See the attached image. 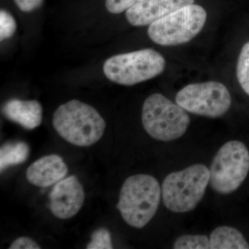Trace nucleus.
Returning a JSON list of instances; mask_svg holds the SVG:
<instances>
[{"label": "nucleus", "mask_w": 249, "mask_h": 249, "mask_svg": "<svg viewBox=\"0 0 249 249\" xmlns=\"http://www.w3.org/2000/svg\"><path fill=\"white\" fill-rule=\"evenodd\" d=\"M142 123L152 138L168 142L182 137L188 129L191 119L181 106L160 93H154L143 103Z\"/></svg>", "instance_id": "obj_4"}, {"label": "nucleus", "mask_w": 249, "mask_h": 249, "mask_svg": "<svg viewBox=\"0 0 249 249\" xmlns=\"http://www.w3.org/2000/svg\"><path fill=\"white\" fill-rule=\"evenodd\" d=\"M30 148L25 142H7L0 149V170L8 167L21 164L27 160Z\"/></svg>", "instance_id": "obj_14"}, {"label": "nucleus", "mask_w": 249, "mask_h": 249, "mask_svg": "<svg viewBox=\"0 0 249 249\" xmlns=\"http://www.w3.org/2000/svg\"><path fill=\"white\" fill-rule=\"evenodd\" d=\"M40 246L32 239L20 237L16 239L10 246L9 249H40Z\"/></svg>", "instance_id": "obj_20"}, {"label": "nucleus", "mask_w": 249, "mask_h": 249, "mask_svg": "<svg viewBox=\"0 0 249 249\" xmlns=\"http://www.w3.org/2000/svg\"><path fill=\"white\" fill-rule=\"evenodd\" d=\"M237 76L240 86L249 96V42L243 46L239 55Z\"/></svg>", "instance_id": "obj_15"}, {"label": "nucleus", "mask_w": 249, "mask_h": 249, "mask_svg": "<svg viewBox=\"0 0 249 249\" xmlns=\"http://www.w3.org/2000/svg\"><path fill=\"white\" fill-rule=\"evenodd\" d=\"M17 24L14 18L8 11H0V40L3 41L12 37L16 33Z\"/></svg>", "instance_id": "obj_18"}, {"label": "nucleus", "mask_w": 249, "mask_h": 249, "mask_svg": "<svg viewBox=\"0 0 249 249\" xmlns=\"http://www.w3.org/2000/svg\"><path fill=\"white\" fill-rule=\"evenodd\" d=\"M165 67L161 54L145 49L110 57L105 62L103 72L113 83L131 86L159 76Z\"/></svg>", "instance_id": "obj_5"}, {"label": "nucleus", "mask_w": 249, "mask_h": 249, "mask_svg": "<svg viewBox=\"0 0 249 249\" xmlns=\"http://www.w3.org/2000/svg\"><path fill=\"white\" fill-rule=\"evenodd\" d=\"M206 18L207 13L202 6L188 5L152 23L147 34L157 45H181L189 42L200 32Z\"/></svg>", "instance_id": "obj_7"}, {"label": "nucleus", "mask_w": 249, "mask_h": 249, "mask_svg": "<svg viewBox=\"0 0 249 249\" xmlns=\"http://www.w3.org/2000/svg\"><path fill=\"white\" fill-rule=\"evenodd\" d=\"M68 167L63 159L57 155L41 157L26 172V178L34 186L46 188L58 183L66 176Z\"/></svg>", "instance_id": "obj_11"}, {"label": "nucleus", "mask_w": 249, "mask_h": 249, "mask_svg": "<svg viewBox=\"0 0 249 249\" xmlns=\"http://www.w3.org/2000/svg\"><path fill=\"white\" fill-rule=\"evenodd\" d=\"M173 249H210V241L204 235H183L175 241Z\"/></svg>", "instance_id": "obj_16"}, {"label": "nucleus", "mask_w": 249, "mask_h": 249, "mask_svg": "<svg viewBox=\"0 0 249 249\" xmlns=\"http://www.w3.org/2000/svg\"><path fill=\"white\" fill-rule=\"evenodd\" d=\"M209 183L216 193L229 195L237 191L249 173V151L240 141L226 142L211 163Z\"/></svg>", "instance_id": "obj_6"}, {"label": "nucleus", "mask_w": 249, "mask_h": 249, "mask_svg": "<svg viewBox=\"0 0 249 249\" xmlns=\"http://www.w3.org/2000/svg\"><path fill=\"white\" fill-rule=\"evenodd\" d=\"M209 181V169L200 163L170 173L162 183L163 204L173 213L190 212L204 197Z\"/></svg>", "instance_id": "obj_3"}, {"label": "nucleus", "mask_w": 249, "mask_h": 249, "mask_svg": "<svg viewBox=\"0 0 249 249\" xmlns=\"http://www.w3.org/2000/svg\"><path fill=\"white\" fill-rule=\"evenodd\" d=\"M177 104L196 115L220 117L231 106V96L227 87L217 81L190 84L177 93Z\"/></svg>", "instance_id": "obj_8"}, {"label": "nucleus", "mask_w": 249, "mask_h": 249, "mask_svg": "<svg viewBox=\"0 0 249 249\" xmlns=\"http://www.w3.org/2000/svg\"><path fill=\"white\" fill-rule=\"evenodd\" d=\"M144 0H106V9L112 14H119Z\"/></svg>", "instance_id": "obj_19"}, {"label": "nucleus", "mask_w": 249, "mask_h": 249, "mask_svg": "<svg viewBox=\"0 0 249 249\" xmlns=\"http://www.w3.org/2000/svg\"><path fill=\"white\" fill-rule=\"evenodd\" d=\"M195 0H144L126 11V18L131 25H150L175 12L177 10L193 4Z\"/></svg>", "instance_id": "obj_10"}, {"label": "nucleus", "mask_w": 249, "mask_h": 249, "mask_svg": "<svg viewBox=\"0 0 249 249\" xmlns=\"http://www.w3.org/2000/svg\"><path fill=\"white\" fill-rule=\"evenodd\" d=\"M210 249H249V244L237 229L223 226L210 235Z\"/></svg>", "instance_id": "obj_13"}, {"label": "nucleus", "mask_w": 249, "mask_h": 249, "mask_svg": "<svg viewBox=\"0 0 249 249\" xmlns=\"http://www.w3.org/2000/svg\"><path fill=\"white\" fill-rule=\"evenodd\" d=\"M57 133L72 145L88 147L102 138L106 121L92 106L72 100L57 108L53 116Z\"/></svg>", "instance_id": "obj_1"}, {"label": "nucleus", "mask_w": 249, "mask_h": 249, "mask_svg": "<svg viewBox=\"0 0 249 249\" xmlns=\"http://www.w3.org/2000/svg\"><path fill=\"white\" fill-rule=\"evenodd\" d=\"M18 9L22 12L29 13L38 9L43 0H14Z\"/></svg>", "instance_id": "obj_21"}, {"label": "nucleus", "mask_w": 249, "mask_h": 249, "mask_svg": "<svg viewBox=\"0 0 249 249\" xmlns=\"http://www.w3.org/2000/svg\"><path fill=\"white\" fill-rule=\"evenodd\" d=\"M85 198L84 188L78 178L72 175L55 183L51 192V212L58 219H70L82 209Z\"/></svg>", "instance_id": "obj_9"}, {"label": "nucleus", "mask_w": 249, "mask_h": 249, "mask_svg": "<svg viewBox=\"0 0 249 249\" xmlns=\"http://www.w3.org/2000/svg\"><path fill=\"white\" fill-rule=\"evenodd\" d=\"M2 112L10 121L27 129H36L42 121V107L36 100H9L4 105Z\"/></svg>", "instance_id": "obj_12"}, {"label": "nucleus", "mask_w": 249, "mask_h": 249, "mask_svg": "<svg viewBox=\"0 0 249 249\" xmlns=\"http://www.w3.org/2000/svg\"><path fill=\"white\" fill-rule=\"evenodd\" d=\"M88 249H113L110 232L107 229L101 228L95 231L91 235V241L87 246Z\"/></svg>", "instance_id": "obj_17"}, {"label": "nucleus", "mask_w": 249, "mask_h": 249, "mask_svg": "<svg viewBox=\"0 0 249 249\" xmlns=\"http://www.w3.org/2000/svg\"><path fill=\"white\" fill-rule=\"evenodd\" d=\"M161 196L160 183L154 177L132 175L121 187L116 208L128 225L142 229L155 217Z\"/></svg>", "instance_id": "obj_2"}]
</instances>
